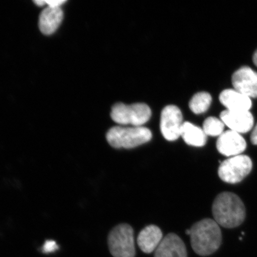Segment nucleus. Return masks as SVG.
<instances>
[{
  "mask_svg": "<svg viewBox=\"0 0 257 257\" xmlns=\"http://www.w3.org/2000/svg\"><path fill=\"white\" fill-rule=\"evenodd\" d=\"M212 212L216 222L228 229L240 226L246 217L243 202L238 196L229 192H224L217 196Z\"/></svg>",
  "mask_w": 257,
  "mask_h": 257,
  "instance_id": "nucleus-1",
  "label": "nucleus"
},
{
  "mask_svg": "<svg viewBox=\"0 0 257 257\" xmlns=\"http://www.w3.org/2000/svg\"><path fill=\"white\" fill-rule=\"evenodd\" d=\"M189 236L193 250L202 256L216 252L222 242L219 225L211 218H205L193 225Z\"/></svg>",
  "mask_w": 257,
  "mask_h": 257,
  "instance_id": "nucleus-2",
  "label": "nucleus"
},
{
  "mask_svg": "<svg viewBox=\"0 0 257 257\" xmlns=\"http://www.w3.org/2000/svg\"><path fill=\"white\" fill-rule=\"evenodd\" d=\"M152 133L149 128L140 127H112L106 134L107 142L114 149H131L149 143Z\"/></svg>",
  "mask_w": 257,
  "mask_h": 257,
  "instance_id": "nucleus-3",
  "label": "nucleus"
},
{
  "mask_svg": "<svg viewBox=\"0 0 257 257\" xmlns=\"http://www.w3.org/2000/svg\"><path fill=\"white\" fill-rule=\"evenodd\" d=\"M152 117L149 106L144 103L131 105L118 102L112 106L111 117L115 123L122 125L143 126Z\"/></svg>",
  "mask_w": 257,
  "mask_h": 257,
  "instance_id": "nucleus-4",
  "label": "nucleus"
},
{
  "mask_svg": "<svg viewBox=\"0 0 257 257\" xmlns=\"http://www.w3.org/2000/svg\"><path fill=\"white\" fill-rule=\"evenodd\" d=\"M108 245L114 257L136 256L133 228L126 223L117 225L108 234Z\"/></svg>",
  "mask_w": 257,
  "mask_h": 257,
  "instance_id": "nucleus-5",
  "label": "nucleus"
},
{
  "mask_svg": "<svg viewBox=\"0 0 257 257\" xmlns=\"http://www.w3.org/2000/svg\"><path fill=\"white\" fill-rule=\"evenodd\" d=\"M252 169L249 157L240 155L230 157L221 163L218 168L219 178L228 184H237L248 176Z\"/></svg>",
  "mask_w": 257,
  "mask_h": 257,
  "instance_id": "nucleus-6",
  "label": "nucleus"
},
{
  "mask_svg": "<svg viewBox=\"0 0 257 257\" xmlns=\"http://www.w3.org/2000/svg\"><path fill=\"white\" fill-rule=\"evenodd\" d=\"M183 115L176 105H170L163 109L161 114L160 130L164 138L174 141L181 137Z\"/></svg>",
  "mask_w": 257,
  "mask_h": 257,
  "instance_id": "nucleus-7",
  "label": "nucleus"
},
{
  "mask_svg": "<svg viewBox=\"0 0 257 257\" xmlns=\"http://www.w3.org/2000/svg\"><path fill=\"white\" fill-rule=\"evenodd\" d=\"M234 89L250 98H257V72L249 67H242L233 73Z\"/></svg>",
  "mask_w": 257,
  "mask_h": 257,
  "instance_id": "nucleus-8",
  "label": "nucleus"
},
{
  "mask_svg": "<svg viewBox=\"0 0 257 257\" xmlns=\"http://www.w3.org/2000/svg\"><path fill=\"white\" fill-rule=\"evenodd\" d=\"M216 147L220 154L232 157L240 155L246 149V143L240 134L229 130L218 137Z\"/></svg>",
  "mask_w": 257,
  "mask_h": 257,
  "instance_id": "nucleus-9",
  "label": "nucleus"
},
{
  "mask_svg": "<svg viewBox=\"0 0 257 257\" xmlns=\"http://www.w3.org/2000/svg\"><path fill=\"white\" fill-rule=\"evenodd\" d=\"M220 119L230 130L238 134H245L252 130L253 117L249 111L224 110L221 112Z\"/></svg>",
  "mask_w": 257,
  "mask_h": 257,
  "instance_id": "nucleus-10",
  "label": "nucleus"
},
{
  "mask_svg": "<svg viewBox=\"0 0 257 257\" xmlns=\"http://www.w3.org/2000/svg\"><path fill=\"white\" fill-rule=\"evenodd\" d=\"M184 241L176 234L166 235L154 251V257H187Z\"/></svg>",
  "mask_w": 257,
  "mask_h": 257,
  "instance_id": "nucleus-11",
  "label": "nucleus"
},
{
  "mask_svg": "<svg viewBox=\"0 0 257 257\" xmlns=\"http://www.w3.org/2000/svg\"><path fill=\"white\" fill-rule=\"evenodd\" d=\"M220 101L227 110L249 111L252 107L251 99L235 89H225L219 96Z\"/></svg>",
  "mask_w": 257,
  "mask_h": 257,
  "instance_id": "nucleus-12",
  "label": "nucleus"
},
{
  "mask_svg": "<svg viewBox=\"0 0 257 257\" xmlns=\"http://www.w3.org/2000/svg\"><path fill=\"white\" fill-rule=\"evenodd\" d=\"M163 239V233L160 228L156 225H149L141 231L137 243L143 252L151 253L155 251Z\"/></svg>",
  "mask_w": 257,
  "mask_h": 257,
  "instance_id": "nucleus-13",
  "label": "nucleus"
},
{
  "mask_svg": "<svg viewBox=\"0 0 257 257\" xmlns=\"http://www.w3.org/2000/svg\"><path fill=\"white\" fill-rule=\"evenodd\" d=\"M63 19V12L60 8L47 7L40 16L39 27L42 33L53 34L59 28Z\"/></svg>",
  "mask_w": 257,
  "mask_h": 257,
  "instance_id": "nucleus-14",
  "label": "nucleus"
},
{
  "mask_svg": "<svg viewBox=\"0 0 257 257\" xmlns=\"http://www.w3.org/2000/svg\"><path fill=\"white\" fill-rule=\"evenodd\" d=\"M181 137L189 146L204 147L207 143V136L202 128L185 121L182 124Z\"/></svg>",
  "mask_w": 257,
  "mask_h": 257,
  "instance_id": "nucleus-15",
  "label": "nucleus"
},
{
  "mask_svg": "<svg viewBox=\"0 0 257 257\" xmlns=\"http://www.w3.org/2000/svg\"><path fill=\"white\" fill-rule=\"evenodd\" d=\"M212 101L211 96L207 92H200L192 96L189 108L196 114L204 113L208 110Z\"/></svg>",
  "mask_w": 257,
  "mask_h": 257,
  "instance_id": "nucleus-16",
  "label": "nucleus"
},
{
  "mask_svg": "<svg viewBox=\"0 0 257 257\" xmlns=\"http://www.w3.org/2000/svg\"><path fill=\"white\" fill-rule=\"evenodd\" d=\"M224 128L222 120L217 117H210L204 121L202 130L207 136L220 137L224 133Z\"/></svg>",
  "mask_w": 257,
  "mask_h": 257,
  "instance_id": "nucleus-17",
  "label": "nucleus"
},
{
  "mask_svg": "<svg viewBox=\"0 0 257 257\" xmlns=\"http://www.w3.org/2000/svg\"><path fill=\"white\" fill-rule=\"evenodd\" d=\"M58 249V245L55 241L53 240H48L45 242L43 247V252L44 253H51L56 251Z\"/></svg>",
  "mask_w": 257,
  "mask_h": 257,
  "instance_id": "nucleus-18",
  "label": "nucleus"
},
{
  "mask_svg": "<svg viewBox=\"0 0 257 257\" xmlns=\"http://www.w3.org/2000/svg\"><path fill=\"white\" fill-rule=\"evenodd\" d=\"M66 2V0H46V5L50 8H60V6Z\"/></svg>",
  "mask_w": 257,
  "mask_h": 257,
  "instance_id": "nucleus-19",
  "label": "nucleus"
},
{
  "mask_svg": "<svg viewBox=\"0 0 257 257\" xmlns=\"http://www.w3.org/2000/svg\"><path fill=\"white\" fill-rule=\"evenodd\" d=\"M250 141L253 145H257V124L254 128H253V130L251 134V136H250Z\"/></svg>",
  "mask_w": 257,
  "mask_h": 257,
  "instance_id": "nucleus-20",
  "label": "nucleus"
},
{
  "mask_svg": "<svg viewBox=\"0 0 257 257\" xmlns=\"http://www.w3.org/2000/svg\"><path fill=\"white\" fill-rule=\"evenodd\" d=\"M34 2L35 5L38 6H40V7H42V6L46 5V0H44V1L43 0H35Z\"/></svg>",
  "mask_w": 257,
  "mask_h": 257,
  "instance_id": "nucleus-21",
  "label": "nucleus"
},
{
  "mask_svg": "<svg viewBox=\"0 0 257 257\" xmlns=\"http://www.w3.org/2000/svg\"><path fill=\"white\" fill-rule=\"evenodd\" d=\"M253 62L255 65L257 66V50L253 55Z\"/></svg>",
  "mask_w": 257,
  "mask_h": 257,
  "instance_id": "nucleus-22",
  "label": "nucleus"
},
{
  "mask_svg": "<svg viewBox=\"0 0 257 257\" xmlns=\"http://www.w3.org/2000/svg\"><path fill=\"white\" fill-rule=\"evenodd\" d=\"M186 234H188V235H190L191 234V229H188L186 230Z\"/></svg>",
  "mask_w": 257,
  "mask_h": 257,
  "instance_id": "nucleus-23",
  "label": "nucleus"
}]
</instances>
